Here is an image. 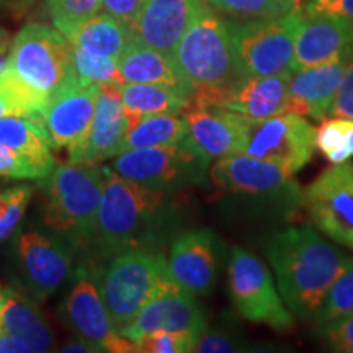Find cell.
Masks as SVG:
<instances>
[{
	"label": "cell",
	"mask_w": 353,
	"mask_h": 353,
	"mask_svg": "<svg viewBox=\"0 0 353 353\" xmlns=\"http://www.w3.org/2000/svg\"><path fill=\"white\" fill-rule=\"evenodd\" d=\"M267 259L278 293L291 314L312 319L335 280L352 262L350 255L309 228H288L267 244Z\"/></svg>",
	"instance_id": "obj_1"
},
{
	"label": "cell",
	"mask_w": 353,
	"mask_h": 353,
	"mask_svg": "<svg viewBox=\"0 0 353 353\" xmlns=\"http://www.w3.org/2000/svg\"><path fill=\"white\" fill-rule=\"evenodd\" d=\"M172 59L192 95V105L218 107L224 95L247 77L229 21L206 0L176 43Z\"/></svg>",
	"instance_id": "obj_2"
},
{
	"label": "cell",
	"mask_w": 353,
	"mask_h": 353,
	"mask_svg": "<svg viewBox=\"0 0 353 353\" xmlns=\"http://www.w3.org/2000/svg\"><path fill=\"white\" fill-rule=\"evenodd\" d=\"M92 239L108 252L136 247L156 249L159 232L164 226L169 193L144 187L113 174L108 165Z\"/></svg>",
	"instance_id": "obj_3"
},
{
	"label": "cell",
	"mask_w": 353,
	"mask_h": 353,
	"mask_svg": "<svg viewBox=\"0 0 353 353\" xmlns=\"http://www.w3.org/2000/svg\"><path fill=\"white\" fill-rule=\"evenodd\" d=\"M176 286L167 259L152 247L114 254L101 275L99 291L113 325L120 330L157 294Z\"/></svg>",
	"instance_id": "obj_4"
},
{
	"label": "cell",
	"mask_w": 353,
	"mask_h": 353,
	"mask_svg": "<svg viewBox=\"0 0 353 353\" xmlns=\"http://www.w3.org/2000/svg\"><path fill=\"white\" fill-rule=\"evenodd\" d=\"M208 174L216 188L244 200L250 211L262 216H288L301 205L303 193L293 174L247 154L218 159Z\"/></svg>",
	"instance_id": "obj_5"
},
{
	"label": "cell",
	"mask_w": 353,
	"mask_h": 353,
	"mask_svg": "<svg viewBox=\"0 0 353 353\" xmlns=\"http://www.w3.org/2000/svg\"><path fill=\"white\" fill-rule=\"evenodd\" d=\"M48 176L44 223L72 239L92 237L103 193V167L70 159Z\"/></svg>",
	"instance_id": "obj_6"
},
{
	"label": "cell",
	"mask_w": 353,
	"mask_h": 353,
	"mask_svg": "<svg viewBox=\"0 0 353 353\" xmlns=\"http://www.w3.org/2000/svg\"><path fill=\"white\" fill-rule=\"evenodd\" d=\"M8 68L23 85L50 101L72 72V44L57 28L28 23L12 39Z\"/></svg>",
	"instance_id": "obj_7"
},
{
	"label": "cell",
	"mask_w": 353,
	"mask_h": 353,
	"mask_svg": "<svg viewBox=\"0 0 353 353\" xmlns=\"http://www.w3.org/2000/svg\"><path fill=\"white\" fill-rule=\"evenodd\" d=\"M241 149L247 156L270 162L296 174L316 151V128L296 113H278L267 118L241 114Z\"/></svg>",
	"instance_id": "obj_8"
},
{
	"label": "cell",
	"mask_w": 353,
	"mask_h": 353,
	"mask_svg": "<svg viewBox=\"0 0 353 353\" xmlns=\"http://www.w3.org/2000/svg\"><path fill=\"white\" fill-rule=\"evenodd\" d=\"M113 174L159 192H179L206 182L210 164L185 143L132 149L112 159Z\"/></svg>",
	"instance_id": "obj_9"
},
{
	"label": "cell",
	"mask_w": 353,
	"mask_h": 353,
	"mask_svg": "<svg viewBox=\"0 0 353 353\" xmlns=\"http://www.w3.org/2000/svg\"><path fill=\"white\" fill-rule=\"evenodd\" d=\"M298 23V8L275 19L229 23L247 76H278L296 70L294 41Z\"/></svg>",
	"instance_id": "obj_10"
},
{
	"label": "cell",
	"mask_w": 353,
	"mask_h": 353,
	"mask_svg": "<svg viewBox=\"0 0 353 353\" xmlns=\"http://www.w3.org/2000/svg\"><path fill=\"white\" fill-rule=\"evenodd\" d=\"M228 286L234 307L244 319L275 330L293 327V314L275 288L270 270L242 247L231 250Z\"/></svg>",
	"instance_id": "obj_11"
},
{
	"label": "cell",
	"mask_w": 353,
	"mask_h": 353,
	"mask_svg": "<svg viewBox=\"0 0 353 353\" xmlns=\"http://www.w3.org/2000/svg\"><path fill=\"white\" fill-rule=\"evenodd\" d=\"M301 205L321 232L353 250V162L322 172L304 190Z\"/></svg>",
	"instance_id": "obj_12"
},
{
	"label": "cell",
	"mask_w": 353,
	"mask_h": 353,
	"mask_svg": "<svg viewBox=\"0 0 353 353\" xmlns=\"http://www.w3.org/2000/svg\"><path fill=\"white\" fill-rule=\"evenodd\" d=\"M99 95V83L83 81L72 69L51 95L44 112V126L52 148H65L70 159L81 152L94 121Z\"/></svg>",
	"instance_id": "obj_13"
},
{
	"label": "cell",
	"mask_w": 353,
	"mask_h": 353,
	"mask_svg": "<svg viewBox=\"0 0 353 353\" xmlns=\"http://www.w3.org/2000/svg\"><path fill=\"white\" fill-rule=\"evenodd\" d=\"M63 312L77 337L90 343L97 352L139 353L138 345L114 327L99 288L88 276L77 278L63 304Z\"/></svg>",
	"instance_id": "obj_14"
},
{
	"label": "cell",
	"mask_w": 353,
	"mask_h": 353,
	"mask_svg": "<svg viewBox=\"0 0 353 353\" xmlns=\"http://www.w3.org/2000/svg\"><path fill=\"white\" fill-rule=\"evenodd\" d=\"M223 244L210 229H193L175 237L167 265L174 283L193 296H206L218 280Z\"/></svg>",
	"instance_id": "obj_15"
},
{
	"label": "cell",
	"mask_w": 353,
	"mask_h": 353,
	"mask_svg": "<svg viewBox=\"0 0 353 353\" xmlns=\"http://www.w3.org/2000/svg\"><path fill=\"white\" fill-rule=\"evenodd\" d=\"M26 286L38 299H46L72 273V250L63 239L39 231L23 232L17 245Z\"/></svg>",
	"instance_id": "obj_16"
},
{
	"label": "cell",
	"mask_w": 353,
	"mask_h": 353,
	"mask_svg": "<svg viewBox=\"0 0 353 353\" xmlns=\"http://www.w3.org/2000/svg\"><path fill=\"white\" fill-rule=\"evenodd\" d=\"M298 10L299 23L294 41L296 70L353 56V20L304 8Z\"/></svg>",
	"instance_id": "obj_17"
},
{
	"label": "cell",
	"mask_w": 353,
	"mask_h": 353,
	"mask_svg": "<svg viewBox=\"0 0 353 353\" xmlns=\"http://www.w3.org/2000/svg\"><path fill=\"white\" fill-rule=\"evenodd\" d=\"M206 329L205 312L193 294L185 293L179 286L164 291L141 309L134 319L118 330L123 337L136 342L145 334L157 330L188 332L200 337Z\"/></svg>",
	"instance_id": "obj_18"
},
{
	"label": "cell",
	"mask_w": 353,
	"mask_h": 353,
	"mask_svg": "<svg viewBox=\"0 0 353 353\" xmlns=\"http://www.w3.org/2000/svg\"><path fill=\"white\" fill-rule=\"evenodd\" d=\"M183 114L188 128L183 143L203 161L213 164L218 159L239 152V113L213 105H190Z\"/></svg>",
	"instance_id": "obj_19"
},
{
	"label": "cell",
	"mask_w": 353,
	"mask_h": 353,
	"mask_svg": "<svg viewBox=\"0 0 353 353\" xmlns=\"http://www.w3.org/2000/svg\"><path fill=\"white\" fill-rule=\"evenodd\" d=\"M203 2L205 0H144L131 25L132 38L172 56Z\"/></svg>",
	"instance_id": "obj_20"
},
{
	"label": "cell",
	"mask_w": 353,
	"mask_h": 353,
	"mask_svg": "<svg viewBox=\"0 0 353 353\" xmlns=\"http://www.w3.org/2000/svg\"><path fill=\"white\" fill-rule=\"evenodd\" d=\"M353 56L332 63L293 70L288 82V113L322 121L329 117L335 95Z\"/></svg>",
	"instance_id": "obj_21"
},
{
	"label": "cell",
	"mask_w": 353,
	"mask_h": 353,
	"mask_svg": "<svg viewBox=\"0 0 353 353\" xmlns=\"http://www.w3.org/2000/svg\"><path fill=\"white\" fill-rule=\"evenodd\" d=\"M138 117L128 113L121 100L120 85L103 83L100 85V95L97 99L94 121L88 131L87 141L72 161H85L92 164L113 159L120 154L123 136Z\"/></svg>",
	"instance_id": "obj_22"
},
{
	"label": "cell",
	"mask_w": 353,
	"mask_h": 353,
	"mask_svg": "<svg viewBox=\"0 0 353 353\" xmlns=\"http://www.w3.org/2000/svg\"><path fill=\"white\" fill-rule=\"evenodd\" d=\"M288 74L278 76H247L232 87L218 107L244 117L267 118L288 110Z\"/></svg>",
	"instance_id": "obj_23"
},
{
	"label": "cell",
	"mask_w": 353,
	"mask_h": 353,
	"mask_svg": "<svg viewBox=\"0 0 353 353\" xmlns=\"http://www.w3.org/2000/svg\"><path fill=\"white\" fill-rule=\"evenodd\" d=\"M0 330L20 339L30 352H48L52 332L33 301L13 290L0 291Z\"/></svg>",
	"instance_id": "obj_24"
},
{
	"label": "cell",
	"mask_w": 353,
	"mask_h": 353,
	"mask_svg": "<svg viewBox=\"0 0 353 353\" xmlns=\"http://www.w3.org/2000/svg\"><path fill=\"white\" fill-rule=\"evenodd\" d=\"M118 68H120L123 82L162 83V85L182 88L190 95L172 56L144 46L134 39L118 59Z\"/></svg>",
	"instance_id": "obj_25"
},
{
	"label": "cell",
	"mask_w": 353,
	"mask_h": 353,
	"mask_svg": "<svg viewBox=\"0 0 353 353\" xmlns=\"http://www.w3.org/2000/svg\"><path fill=\"white\" fill-rule=\"evenodd\" d=\"M0 145L54 169L50 132L41 120L26 117L0 118Z\"/></svg>",
	"instance_id": "obj_26"
},
{
	"label": "cell",
	"mask_w": 353,
	"mask_h": 353,
	"mask_svg": "<svg viewBox=\"0 0 353 353\" xmlns=\"http://www.w3.org/2000/svg\"><path fill=\"white\" fill-rule=\"evenodd\" d=\"M187 120L183 113H156L138 117L131 121L123 136L120 154L132 149L180 144L187 138Z\"/></svg>",
	"instance_id": "obj_27"
},
{
	"label": "cell",
	"mask_w": 353,
	"mask_h": 353,
	"mask_svg": "<svg viewBox=\"0 0 353 353\" xmlns=\"http://www.w3.org/2000/svg\"><path fill=\"white\" fill-rule=\"evenodd\" d=\"M132 39L130 26L105 12L97 13L69 37L72 46L112 59H120Z\"/></svg>",
	"instance_id": "obj_28"
},
{
	"label": "cell",
	"mask_w": 353,
	"mask_h": 353,
	"mask_svg": "<svg viewBox=\"0 0 353 353\" xmlns=\"http://www.w3.org/2000/svg\"><path fill=\"white\" fill-rule=\"evenodd\" d=\"M121 100L132 117L156 113H183L192 105V97L182 88L162 83L125 82L120 85Z\"/></svg>",
	"instance_id": "obj_29"
},
{
	"label": "cell",
	"mask_w": 353,
	"mask_h": 353,
	"mask_svg": "<svg viewBox=\"0 0 353 353\" xmlns=\"http://www.w3.org/2000/svg\"><path fill=\"white\" fill-rule=\"evenodd\" d=\"M48 101L23 85L10 68L0 72V118L26 117L44 121Z\"/></svg>",
	"instance_id": "obj_30"
},
{
	"label": "cell",
	"mask_w": 353,
	"mask_h": 353,
	"mask_svg": "<svg viewBox=\"0 0 353 353\" xmlns=\"http://www.w3.org/2000/svg\"><path fill=\"white\" fill-rule=\"evenodd\" d=\"M316 149L330 164H342L353 157V120L330 117L316 128Z\"/></svg>",
	"instance_id": "obj_31"
},
{
	"label": "cell",
	"mask_w": 353,
	"mask_h": 353,
	"mask_svg": "<svg viewBox=\"0 0 353 353\" xmlns=\"http://www.w3.org/2000/svg\"><path fill=\"white\" fill-rule=\"evenodd\" d=\"M218 13L241 21L267 20L293 12L291 0H206Z\"/></svg>",
	"instance_id": "obj_32"
},
{
	"label": "cell",
	"mask_w": 353,
	"mask_h": 353,
	"mask_svg": "<svg viewBox=\"0 0 353 353\" xmlns=\"http://www.w3.org/2000/svg\"><path fill=\"white\" fill-rule=\"evenodd\" d=\"M353 314V259L334 281L312 319L317 327Z\"/></svg>",
	"instance_id": "obj_33"
},
{
	"label": "cell",
	"mask_w": 353,
	"mask_h": 353,
	"mask_svg": "<svg viewBox=\"0 0 353 353\" xmlns=\"http://www.w3.org/2000/svg\"><path fill=\"white\" fill-rule=\"evenodd\" d=\"M72 69L83 81L99 83H117L121 85L123 79L118 68V59L88 52L82 48L72 46Z\"/></svg>",
	"instance_id": "obj_34"
},
{
	"label": "cell",
	"mask_w": 353,
	"mask_h": 353,
	"mask_svg": "<svg viewBox=\"0 0 353 353\" xmlns=\"http://www.w3.org/2000/svg\"><path fill=\"white\" fill-rule=\"evenodd\" d=\"M52 23L64 37L72 34L82 23L100 12L101 0H46Z\"/></svg>",
	"instance_id": "obj_35"
},
{
	"label": "cell",
	"mask_w": 353,
	"mask_h": 353,
	"mask_svg": "<svg viewBox=\"0 0 353 353\" xmlns=\"http://www.w3.org/2000/svg\"><path fill=\"white\" fill-rule=\"evenodd\" d=\"M32 196L33 188L30 185L0 190V244L10 239L12 234L19 229Z\"/></svg>",
	"instance_id": "obj_36"
},
{
	"label": "cell",
	"mask_w": 353,
	"mask_h": 353,
	"mask_svg": "<svg viewBox=\"0 0 353 353\" xmlns=\"http://www.w3.org/2000/svg\"><path fill=\"white\" fill-rule=\"evenodd\" d=\"M198 337L188 332H172V330H157L145 334L134 343L139 353H187L195 352Z\"/></svg>",
	"instance_id": "obj_37"
},
{
	"label": "cell",
	"mask_w": 353,
	"mask_h": 353,
	"mask_svg": "<svg viewBox=\"0 0 353 353\" xmlns=\"http://www.w3.org/2000/svg\"><path fill=\"white\" fill-rule=\"evenodd\" d=\"M52 172L32 159L20 156L10 149L0 145V179L12 180H38L46 179Z\"/></svg>",
	"instance_id": "obj_38"
},
{
	"label": "cell",
	"mask_w": 353,
	"mask_h": 353,
	"mask_svg": "<svg viewBox=\"0 0 353 353\" xmlns=\"http://www.w3.org/2000/svg\"><path fill=\"white\" fill-rule=\"evenodd\" d=\"M330 350L353 353V314L317 327Z\"/></svg>",
	"instance_id": "obj_39"
},
{
	"label": "cell",
	"mask_w": 353,
	"mask_h": 353,
	"mask_svg": "<svg viewBox=\"0 0 353 353\" xmlns=\"http://www.w3.org/2000/svg\"><path fill=\"white\" fill-rule=\"evenodd\" d=\"M237 350H241L237 339L223 330L205 329L195 345V352L198 353H231Z\"/></svg>",
	"instance_id": "obj_40"
},
{
	"label": "cell",
	"mask_w": 353,
	"mask_h": 353,
	"mask_svg": "<svg viewBox=\"0 0 353 353\" xmlns=\"http://www.w3.org/2000/svg\"><path fill=\"white\" fill-rule=\"evenodd\" d=\"M329 117H342L353 120V57L345 70V76L335 95Z\"/></svg>",
	"instance_id": "obj_41"
},
{
	"label": "cell",
	"mask_w": 353,
	"mask_h": 353,
	"mask_svg": "<svg viewBox=\"0 0 353 353\" xmlns=\"http://www.w3.org/2000/svg\"><path fill=\"white\" fill-rule=\"evenodd\" d=\"M143 3L144 0H101L100 10L114 17L131 28Z\"/></svg>",
	"instance_id": "obj_42"
},
{
	"label": "cell",
	"mask_w": 353,
	"mask_h": 353,
	"mask_svg": "<svg viewBox=\"0 0 353 353\" xmlns=\"http://www.w3.org/2000/svg\"><path fill=\"white\" fill-rule=\"evenodd\" d=\"M304 10L330 13V15H339L343 19L353 20V0H311L304 3Z\"/></svg>",
	"instance_id": "obj_43"
},
{
	"label": "cell",
	"mask_w": 353,
	"mask_h": 353,
	"mask_svg": "<svg viewBox=\"0 0 353 353\" xmlns=\"http://www.w3.org/2000/svg\"><path fill=\"white\" fill-rule=\"evenodd\" d=\"M30 352V347L20 339L13 337V335L2 332L0 330V353H23Z\"/></svg>",
	"instance_id": "obj_44"
},
{
	"label": "cell",
	"mask_w": 353,
	"mask_h": 353,
	"mask_svg": "<svg viewBox=\"0 0 353 353\" xmlns=\"http://www.w3.org/2000/svg\"><path fill=\"white\" fill-rule=\"evenodd\" d=\"M12 37L6 28H0V72L8 65V56H10Z\"/></svg>",
	"instance_id": "obj_45"
},
{
	"label": "cell",
	"mask_w": 353,
	"mask_h": 353,
	"mask_svg": "<svg viewBox=\"0 0 353 353\" xmlns=\"http://www.w3.org/2000/svg\"><path fill=\"white\" fill-rule=\"evenodd\" d=\"M59 352H65V353H88V352H97L90 343L82 341V339L77 337V341L68 342L65 345L59 348Z\"/></svg>",
	"instance_id": "obj_46"
},
{
	"label": "cell",
	"mask_w": 353,
	"mask_h": 353,
	"mask_svg": "<svg viewBox=\"0 0 353 353\" xmlns=\"http://www.w3.org/2000/svg\"><path fill=\"white\" fill-rule=\"evenodd\" d=\"M291 2H293V6H294V8H299V7H303V6H304V3L311 2V0H291Z\"/></svg>",
	"instance_id": "obj_47"
},
{
	"label": "cell",
	"mask_w": 353,
	"mask_h": 353,
	"mask_svg": "<svg viewBox=\"0 0 353 353\" xmlns=\"http://www.w3.org/2000/svg\"><path fill=\"white\" fill-rule=\"evenodd\" d=\"M0 2H2V0H0Z\"/></svg>",
	"instance_id": "obj_48"
}]
</instances>
